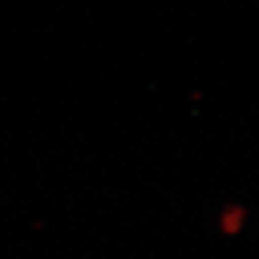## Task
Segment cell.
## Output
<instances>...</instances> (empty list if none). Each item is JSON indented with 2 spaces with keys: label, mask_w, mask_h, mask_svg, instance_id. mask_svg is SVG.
I'll list each match as a JSON object with an SVG mask.
<instances>
[{
  "label": "cell",
  "mask_w": 259,
  "mask_h": 259,
  "mask_svg": "<svg viewBox=\"0 0 259 259\" xmlns=\"http://www.w3.org/2000/svg\"><path fill=\"white\" fill-rule=\"evenodd\" d=\"M245 224V209L242 206H228L219 217L220 230L225 234H237Z\"/></svg>",
  "instance_id": "6da1fadb"
}]
</instances>
